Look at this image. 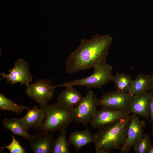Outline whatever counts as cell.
I'll return each mask as SVG.
<instances>
[{
  "label": "cell",
  "mask_w": 153,
  "mask_h": 153,
  "mask_svg": "<svg viewBox=\"0 0 153 153\" xmlns=\"http://www.w3.org/2000/svg\"><path fill=\"white\" fill-rule=\"evenodd\" d=\"M112 40L109 35L98 34L89 39H82L78 47L66 61V73H75L106 62Z\"/></svg>",
  "instance_id": "cell-1"
},
{
  "label": "cell",
  "mask_w": 153,
  "mask_h": 153,
  "mask_svg": "<svg viewBox=\"0 0 153 153\" xmlns=\"http://www.w3.org/2000/svg\"><path fill=\"white\" fill-rule=\"evenodd\" d=\"M130 121L128 115L119 121L99 129L94 135V143L97 153H109L120 150L126 141Z\"/></svg>",
  "instance_id": "cell-2"
},
{
  "label": "cell",
  "mask_w": 153,
  "mask_h": 153,
  "mask_svg": "<svg viewBox=\"0 0 153 153\" xmlns=\"http://www.w3.org/2000/svg\"><path fill=\"white\" fill-rule=\"evenodd\" d=\"M44 116L40 126L37 129L49 133L65 130L74 121L73 109L63 107L57 103L40 107Z\"/></svg>",
  "instance_id": "cell-3"
},
{
  "label": "cell",
  "mask_w": 153,
  "mask_h": 153,
  "mask_svg": "<svg viewBox=\"0 0 153 153\" xmlns=\"http://www.w3.org/2000/svg\"><path fill=\"white\" fill-rule=\"evenodd\" d=\"M93 73L87 77L67 82L56 87L74 86H85L88 89L101 88L112 81V67L106 62L99 63L93 67Z\"/></svg>",
  "instance_id": "cell-4"
},
{
  "label": "cell",
  "mask_w": 153,
  "mask_h": 153,
  "mask_svg": "<svg viewBox=\"0 0 153 153\" xmlns=\"http://www.w3.org/2000/svg\"><path fill=\"white\" fill-rule=\"evenodd\" d=\"M98 99L92 90H89L80 103L73 109L74 121L87 126L97 111Z\"/></svg>",
  "instance_id": "cell-5"
},
{
  "label": "cell",
  "mask_w": 153,
  "mask_h": 153,
  "mask_svg": "<svg viewBox=\"0 0 153 153\" xmlns=\"http://www.w3.org/2000/svg\"><path fill=\"white\" fill-rule=\"evenodd\" d=\"M56 87L48 80L39 79L26 87V93L30 98L42 107L47 105L53 97Z\"/></svg>",
  "instance_id": "cell-6"
},
{
  "label": "cell",
  "mask_w": 153,
  "mask_h": 153,
  "mask_svg": "<svg viewBox=\"0 0 153 153\" xmlns=\"http://www.w3.org/2000/svg\"><path fill=\"white\" fill-rule=\"evenodd\" d=\"M9 73H0V80L6 79L7 83L10 82L14 84L20 83L26 87L32 80V76L30 72L28 64L23 59L19 58L15 63L14 67L9 71Z\"/></svg>",
  "instance_id": "cell-7"
},
{
  "label": "cell",
  "mask_w": 153,
  "mask_h": 153,
  "mask_svg": "<svg viewBox=\"0 0 153 153\" xmlns=\"http://www.w3.org/2000/svg\"><path fill=\"white\" fill-rule=\"evenodd\" d=\"M130 97L128 93L116 90L109 91L104 93L99 99L98 105L103 107L127 112Z\"/></svg>",
  "instance_id": "cell-8"
},
{
  "label": "cell",
  "mask_w": 153,
  "mask_h": 153,
  "mask_svg": "<svg viewBox=\"0 0 153 153\" xmlns=\"http://www.w3.org/2000/svg\"><path fill=\"white\" fill-rule=\"evenodd\" d=\"M129 115L126 112L102 107L97 110L89 123L92 127L99 129L116 122Z\"/></svg>",
  "instance_id": "cell-9"
},
{
  "label": "cell",
  "mask_w": 153,
  "mask_h": 153,
  "mask_svg": "<svg viewBox=\"0 0 153 153\" xmlns=\"http://www.w3.org/2000/svg\"><path fill=\"white\" fill-rule=\"evenodd\" d=\"M145 122L140 120L135 114L130 116L127 138L125 143L120 150L121 153H128L135 143L143 135Z\"/></svg>",
  "instance_id": "cell-10"
},
{
  "label": "cell",
  "mask_w": 153,
  "mask_h": 153,
  "mask_svg": "<svg viewBox=\"0 0 153 153\" xmlns=\"http://www.w3.org/2000/svg\"><path fill=\"white\" fill-rule=\"evenodd\" d=\"M151 92L130 96L127 112L135 114L145 118H150V102Z\"/></svg>",
  "instance_id": "cell-11"
},
{
  "label": "cell",
  "mask_w": 153,
  "mask_h": 153,
  "mask_svg": "<svg viewBox=\"0 0 153 153\" xmlns=\"http://www.w3.org/2000/svg\"><path fill=\"white\" fill-rule=\"evenodd\" d=\"M52 133L42 131L33 135L28 140L29 145L33 153H52L55 140Z\"/></svg>",
  "instance_id": "cell-12"
},
{
  "label": "cell",
  "mask_w": 153,
  "mask_h": 153,
  "mask_svg": "<svg viewBox=\"0 0 153 153\" xmlns=\"http://www.w3.org/2000/svg\"><path fill=\"white\" fill-rule=\"evenodd\" d=\"M84 97L73 87L68 86L59 94L57 103L66 108L73 109L80 103Z\"/></svg>",
  "instance_id": "cell-13"
},
{
  "label": "cell",
  "mask_w": 153,
  "mask_h": 153,
  "mask_svg": "<svg viewBox=\"0 0 153 153\" xmlns=\"http://www.w3.org/2000/svg\"><path fill=\"white\" fill-rule=\"evenodd\" d=\"M68 141L76 150L78 151L82 148L91 143H94V135L88 129L80 131H74L70 134Z\"/></svg>",
  "instance_id": "cell-14"
},
{
  "label": "cell",
  "mask_w": 153,
  "mask_h": 153,
  "mask_svg": "<svg viewBox=\"0 0 153 153\" xmlns=\"http://www.w3.org/2000/svg\"><path fill=\"white\" fill-rule=\"evenodd\" d=\"M3 126L5 129L9 130L16 135L24 138L27 140H28L33 135L29 133V129L24 125L22 118H5Z\"/></svg>",
  "instance_id": "cell-15"
},
{
  "label": "cell",
  "mask_w": 153,
  "mask_h": 153,
  "mask_svg": "<svg viewBox=\"0 0 153 153\" xmlns=\"http://www.w3.org/2000/svg\"><path fill=\"white\" fill-rule=\"evenodd\" d=\"M43 111L35 106L28 109L22 118L25 126L28 129H37L41 125L44 117Z\"/></svg>",
  "instance_id": "cell-16"
},
{
  "label": "cell",
  "mask_w": 153,
  "mask_h": 153,
  "mask_svg": "<svg viewBox=\"0 0 153 153\" xmlns=\"http://www.w3.org/2000/svg\"><path fill=\"white\" fill-rule=\"evenodd\" d=\"M151 83V75L139 73L133 80L132 86L128 93L131 96L146 92L150 90Z\"/></svg>",
  "instance_id": "cell-17"
},
{
  "label": "cell",
  "mask_w": 153,
  "mask_h": 153,
  "mask_svg": "<svg viewBox=\"0 0 153 153\" xmlns=\"http://www.w3.org/2000/svg\"><path fill=\"white\" fill-rule=\"evenodd\" d=\"M112 81L114 82L116 91L128 93L132 86L133 80L128 75L117 72L113 76Z\"/></svg>",
  "instance_id": "cell-18"
},
{
  "label": "cell",
  "mask_w": 153,
  "mask_h": 153,
  "mask_svg": "<svg viewBox=\"0 0 153 153\" xmlns=\"http://www.w3.org/2000/svg\"><path fill=\"white\" fill-rule=\"evenodd\" d=\"M29 108L26 106L19 105L7 98L1 93H0V111H11L18 114Z\"/></svg>",
  "instance_id": "cell-19"
},
{
  "label": "cell",
  "mask_w": 153,
  "mask_h": 153,
  "mask_svg": "<svg viewBox=\"0 0 153 153\" xmlns=\"http://www.w3.org/2000/svg\"><path fill=\"white\" fill-rule=\"evenodd\" d=\"M68 140L67 139L66 131L65 130L59 131L57 139L55 140L53 153H70Z\"/></svg>",
  "instance_id": "cell-20"
},
{
  "label": "cell",
  "mask_w": 153,
  "mask_h": 153,
  "mask_svg": "<svg viewBox=\"0 0 153 153\" xmlns=\"http://www.w3.org/2000/svg\"><path fill=\"white\" fill-rule=\"evenodd\" d=\"M152 146L149 135L145 134L135 143L133 147L135 153H148Z\"/></svg>",
  "instance_id": "cell-21"
},
{
  "label": "cell",
  "mask_w": 153,
  "mask_h": 153,
  "mask_svg": "<svg viewBox=\"0 0 153 153\" xmlns=\"http://www.w3.org/2000/svg\"><path fill=\"white\" fill-rule=\"evenodd\" d=\"M12 140L11 143L7 146L4 145L1 148H7L10 153H25V150L20 145L19 142L15 139L14 136H12Z\"/></svg>",
  "instance_id": "cell-22"
},
{
  "label": "cell",
  "mask_w": 153,
  "mask_h": 153,
  "mask_svg": "<svg viewBox=\"0 0 153 153\" xmlns=\"http://www.w3.org/2000/svg\"><path fill=\"white\" fill-rule=\"evenodd\" d=\"M150 120L151 122L153 121V93L151 92L150 96Z\"/></svg>",
  "instance_id": "cell-23"
},
{
  "label": "cell",
  "mask_w": 153,
  "mask_h": 153,
  "mask_svg": "<svg viewBox=\"0 0 153 153\" xmlns=\"http://www.w3.org/2000/svg\"><path fill=\"white\" fill-rule=\"evenodd\" d=\"M151 83L150 90L151 92L153 93V73L151 75Z\"/></svg>",
  "instance_id": "cell-24"
},
{
  "label": "cell",
  "mask_w": 153,
  "mask_h": 153,
  "mask_svg": "<svg viewBox=\"0 0 153 153\" xmlns=\"http://www.w3.org/2000/svg\"><path fill=\"white\" fill-rule=\"evenodd\" d=\"M148 153H153V146H152V148L149 151Z\"/></svg>",
  "instance_id": "cell-25"
},
{
  "label": "cell",
  "mask_w": 153,
  "mask_h": 153,
  "mask_svg": "<svg viewBox=\"0 0 153 153\" xmlns=\"http://www.w3.org/2000/svg\"><path fill=\"white\" fill-rule=\"evenodd\" d=\"M152 123V134L153 137V121Z\"/></svg>",
  "instance_id": "cell-26"
}]
</instances>
